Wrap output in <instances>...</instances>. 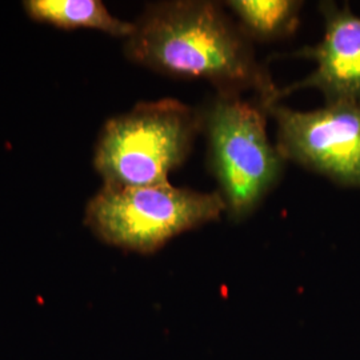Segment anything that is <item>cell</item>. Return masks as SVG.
Segmentation results:
<instances>
[{"label":"cell","mask_w":360,"mask_h":360,"mask_svg":"<svg viewBox=\"0 0 360 360\" xmlns=\"http://www.w3.org/2000/svg\"><path fill=\"white\" fill-rule=\"evenodd\" d=\"M127 59L167 77L206 80L218 92L254 90L267 107L276 87L255 58L251 38L208 0L158 1L126 39Z\"/></svg>","instance_id":"1"},{"label":"cell","mask_w":360,"mask_h":360,"mask_svg":"<svg viewBox=\"0 0 360 360\" xmlns=\"http://www.w3.org/2000/svg\"><path fill=\"white\" fill-rule=\"evenodd\" d=\"M202 131V116L176 99L135 104L104 123L94 153V167L107 187L168 183Z\"/></svg>","instance_id":"2"},{"label":"cell","mask_w":360,"mask_h":360,"mask_svg":"<svg viewBox=\"0 0 360 360\" xmlns=\"http://www.w3.org/2000/svg\"><path fill=\"white\" fill-rule=\"evenodd\" d=\"M267 114L259 96L247 101L235 92H218L200 112L208 165L233 219L255 211L283 174L285 159L267 136Z\"/></svg>","instance_id":"3"},{"label":"cell","mask_w":360,"mask_h":360,"mask_svg":"<svg viewBox=\"0 0 360 360\" xmlns=\"http://www.w3.org/2000/svg\"><path fill=\"white\" fill-rule=\"evenodd\" d=\"M217 193H198L168 183L142 187L103 186L86 207L84 223L101 240L150 254L169 239L220 218Z\"/></svg>","instance_id":"4"},{"label":"cell","mask_w":360,"mask_h":360,"mask_svg":"<svg viewBox=\"0 0 360 360\" xmlns=\"http://www.w3.org/2000/svg\"><path fill=\"white\" fill-rule=\"evenodd\" d=\"M278 126V150L343 186L360 187V101L326 103L314 111L271 104Z\"/></svg>","instance_id":"5"},{"label":"cell","mask_w":360,"mask_h":360,"mask_svg":"<svg viewBox=\"0 0 360 360\" xmlns=\"http://www.w3.org/2000/svg\"><path fill=\"white\" fill-rule=\"evenodd\" d=\"M321 11L324 16L322 41L292 53L314 60L316 68L303 80L276 89L275 104L303 89H318L326 103L360 101V16L351 13L347 4L339 7L333 1L321 3Z\"/></svg>","instance_id":"6"},{"label":"cell","mask_w":360,"mask_h":360,"mask_svg":"<svg viewBox=\"0 0 360 360\" xmlns=\"http://www.w3.org/2000/svg\"><path fill=\"white\" fill-rule=\"evenodd\" d=\"M23 8L32 20L60 30H96L124 39L134 32V23L114 16L101 0H26Z\"/></svg>","instance_id":"7"},{"label":"cell","mask_w":360,"mask_h":360,"mask_svg":"<svg viewBox=\"0 0 360 360\" xmlns=\"http://www.w3.org/2000/svg\"><path fill=\"white\" fill-rule=\"evenodd\" d=\"M251 39L275 40L292 35L303 3L295 0H230L226 3Z\"/></svg>","instance_id":"8"}]
</instances>
